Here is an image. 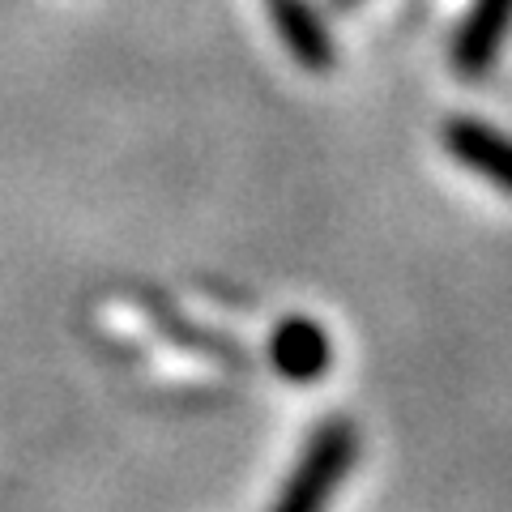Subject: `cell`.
Segmentation results:
<instances>
[{"mask_svg":"<svg viewBox=\"0 0 512 512\" xmlns=\"http://www.w3.org/2000/svg\"><path fill=\"white\" fill-rule=\"evenodd\" d=\"M269 18H274L278 35L308 73H329L333 69V39L320 13L308 5V0H265Z\"/></svg>","mask_w":512,"mask_h":512,"instance_id":"5b68a950","label":"cell"},{"mask_svg":"<svg viewBox=\"0 0 512 512\" xmlns=\"http://www.w3.org/2000/svg\"><path fill=\"white\" fill-rule=\"evenodd\" d=\"M440 137H444V150L453 154L461 167L512 197V137L508 133H500V128H491L483 120L457 116L444 124Z\"/></svg>","mask_w":512,"mask_h":512,"instance_id":"7a4b0ae2","label":"cell"},{"mask_svg":"<svg viewBox=\"0 0 512 512\" xmlns=\"http://www.w3.org/2000/svg\"><path fill=\"white\" fill-rule=\"evenodd\" d=\"M359 457V431L355 423L346 419H333L316 431L303 448L295 474L286 478V487L278 495L274 512H325L329 495L342 487V478L350 474Z\"/></svg>","mask_w":512,"mask_h":512,"instance_id":"6da1fadb","label":"cell"},{"mask_svg":"<svg viewBox=\"0 0 512 512\" xmlns=\"http://www.w3.org/2000/svg\"><path fill=\"white\" fill-rule=\"evenodd\" d=\"M508 30H512V0H474L453 43V64L466 82L487 77V69L495 64V56H500V47L508 39Z\"/></svg>","mask_w":512,"mask_h":512,"instance_id":"3957f363","label":"cell"},{"mask_svg":"<svg viewBox=\"0 0 512 512\" xmlns=\"http://www.w3.org/2000/svg\"><path fill=\"white\" fill-rule=\"evenodd\" d=\"M269 359H274V367L286 380L312 384V380L325 376L333 350H329V338L316 320L291 316V320H282L274 329V338H269Z\"/></svg>","mask_w":512,"mask_h":512,"instance_id":"277c9868","label":"cell"}]
</instances>
